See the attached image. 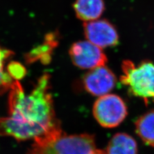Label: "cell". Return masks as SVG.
Wrapping results in <instances>:
<instances>
[{"label":"cell","instance_id":"obj_1","mask_svg":"<svg viewBox=\"0 0 154 154\" xmlns=\"http://www.w3.org/2000/svg\"><path fill=\"white\" fill-rule=\"evenodd\" d=\"M51 77L43 74L26 94L19 81L10 89L8 116L0 118V136L22 141L34 139L60 129L51 93Z\"/></svg>","mask_w":154,"mask_h":154},{"label":"cell","instance_id":"obj_2","mask_svg":"<svg viewBox=\"0 0 154 154\" xmlns=\"http://www.w3.org/2000/svg\"><path fill=\"white\" fill-rule=\"evenodd\" d=\"M96 150L93 135H67L60 128L34 139L26 154H94Z\"/></svg>","mask_w":154,"mask_h":154},{"label":"cell","instance_id":"obj_3","mask_svg":"<svg viewBox=\"0 0 154 154\" xmlns=\"http://www.w3.org/2000/svg\"><path fill=\"white\" fill-rule=\"evenodd\" d=\"M122 83L132 95L146 105L154 103V62L144 60L138 64L127 60L122 65Z\"/></svg>","mask_w":154,"mask_h":154},{"label":"cell","instance_id":"obj_4","mask_svg":"<svg viewBox=\"0 0 154 154\" xmlns=\"http://www.w3.org/2000/svg\"><path fill=\"white\" fill-rule=\"evenodd\" d=\"M93 113L98 123L105 128H114L121 124L128 114L127 105L119 96L107 94L96 101Z\"/></svg>","mask_w":154,"mask_h":154},{"label":"cell","instance_id":"obj_5","mask_svg":"<svg viewBox=\"0 0 154 154\" xmlns=\"http://www.w3.org/2000/svg\"><path fill=\"white\" fill-rule=\"evenodd\" d=\"M69 54L75 66L84 69H93L105 66L107 62L102 48L88 41H80L73 43Z\"/></svg>","mask_w":154,"mask_h":154},{"label":"cell","instance_id":"obj_6","mask_svg":"<svg viewBox=\"0 0 154 154\" xmlns=\"http://www.w3.org/2000/svg\"><path fill=\"white\" fill-rule=\"evenodd\" d=\"M84 33L87 41L100 48L116 46L119 42V35L116 27L107 19L85 22Z\"/></svg>","mask_w":154,"mask_h":154},{"label":"cell","instance_id":"obj_7","mask_svg":"<svg viewBox=\"0 0 154 154\" xmlns=\"http://www.w3.org/2000/svg\"><path fill=\"white\" fill-rule=\"evenodd\" d=\"M82 82L87 92L100 97L112 90L116 78L111 70L103 66L91 69L84 75Z\"/></svg>","mask_w":154,"mask_h":154},{"label":"cell","instance_id":"obj_8","mask_svg":"<svg viewBox=\"0 0 154 154\" xmlns=\"http://www.w3.org/2000/svg\"><path fill=\"white\" fill-rule=\"evenodd\" d=\"M76 17L89 22L98 19L105 9L103 0H76L73 5Z\"/></svg>","mask_w":154,"mask_h":154},{"label":"cell","instance_id":"obj_9","mask_svg":"<svg viewBox=\"0 0 154 154\" xmlns=\"http://www.w3.org/2000/svg\"><path fill=\"white\" fill-rule=\"evenodd\" d=\"M59 35L58 32L48 33L46 35L45 41L42 45L35 48L26 55L25 59L27 62L31 63L38 59L45 63L50 61L51 52L59 42Z\"/></svg>","mask_w":154,"mask_h":154},{"label":"cell","instance_id":"obj_10","mask_svg":"<svg viewBox=\"0 0 154 154\" xmlns=\"http://www.w3.org/2000/svg\"><path fill=\"white\" fill-rule=\"evenodd\" d=\"M106 154H138L136 140L125 133H118L110 139Z\"/></svg>","mask_w":154,"mask_h":154},{"label":"cell","instance_id":"obj_11","mask_svg":"<svg viewBox=\"0 0 154 154\" xmlns=\"http://www.w3.org/2000/svg\"><path fill=\"white\" fill-rule=\"evenodd\" d=\"M136 132L146 145L154 147V110L144 114L135 123Z\"/></svg>","mask_w":154,"mask_h":154},{"label":"cell","instance_id":"obj_12","mask_svg":"<svg viewBox=\"0 0 154 154\" xmlns=\"http://www.w3.org/2000/svg\"><path fill=\"white\" fill-rule=\"evenodd\" d=\"M14 54L13 51L0 46V95L11 89L15 82L8 74L7 71L4 70V66L6 60Z\"/></svg>","mask_w":154,"mask_h":154},{"label":"cell","instance_id":"obj_13","mask_svg":"<svg viewBox=\"0 0 154 154\" xmlns=\"http://www.w3.org/2000/svg\"><path fill=\"white\" fill-rule=\"evenodd\" d=\"M7 72L15 81H19L23 79L26 75V68L21 63L18 62L12 61L8 64L7 67Z\"/></svg>","mask_w":154,"mask_h":154},{"label":"cell","instance_id":"obj_14","mask_svg":"<svg viewBox=\"0 0 154 154\" xmlns=\"http://www.w3.org/2000/svg\"><path fill=\"white\" fill-rule=\"evenodd\" d=\"M94 154H106V153L104 151L100 150H97V149H96V150L94 152Z\"/></svg>","mask_w":154,"mask_h":154}]
</instances>
